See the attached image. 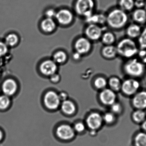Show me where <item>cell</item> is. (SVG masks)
<instances>
[{
	"label": "cell",
	"instance_id": "20",
	"mask_svg": "<svg viewBox=\"0 0 146 146\" xmlns=\"http://www.w3.org/2000/svg\"><path fill=\"white\" fill-rule=\"evenodd\" d=\"M102 54L105 58L109 60L115 59L118 56L116 47L115 45H105L102 49Z\"/></svg>",
	"mask_w": 146,
	"mask_h": 146
},
{
	"label": "cell",
	"instance_id": "11",
	"mask_svg": "<svg viewBox=\"0 0 146 146\" xmlns=\"http://www.w3.org/2000/svg\"><path fill=\"white\" fill-rule=\"evenodd\" d=\"M76 51L82 55L88 53L92 48L91 41L87 38L81 37L76 40L74 44Z\"/></svg>",
	"mask_w": 146,
	"mask_h": 146
},
{
	"label": "cell",
	"instance_id": "43",
	"mask_svg": "<svg viewBox=\"0 0 146 146\" xmlns=\"http://www.w3.org/2000/svg\"><path fill=\"white\" fill-rule=\"evenodd\" d=\"M3 138V133L2 131L0 129V142L2 140Z\"/></svg>",
	"mask_w": 146,
	"mask_h": 146
},
{
	"label": "cell",
	"instance_id": "35",
	"mask_svg": "<svg viewBox=\"0 0 146 146\" xmlns=\"http://www.w3.org/2000/svg\"><path fill=\"white\" fill-rule=\"evenodd\" d=\"M74 130L77 133H82L85 129V126L82 123H78L75 125Z\"/></svg>",
	"mask_w": 146,
	"mask_h": 146
},
{
	"label": "cell",
	"instance_id": "41",
	"mask_svg": "<svg viewBox=\"0 0 146 146\" xmlns=\"http://www.w3.org/2000/svg\"><path fill=\"white\" fill-rule=\"evenodd\" d=\"M141 130L146 133V119L140 125Z\"/></svg>",
	"mask_w": 146,
	"mask_h": 146
},
{
	"label": "cell",
	"instance_id": "10",
	"mask_svg": "<svg viewBox=\"0 0 146 146\" xmlns=\"http://www.w3.org/2000/svg\"><path fill=\"white\" fill-rule=\"evenodd\" d=\"M55 18L60 25H67L72 22L74 15L70 10L63 9L56 12Z\"/></svg>",
	"mask_w": 146,
	"mask_h": 146
},
{
	"label": "cell",
	"instance_id": "26",
	"mask_svg": "<svg viewBox=\"0 0 146 146\" xmlns=\"http://www.w3.org/2000/svg\"><path fill=\"white\" fill-rule=\"evenodd\" d=\"M62 111L67 115H71L75 112L76 106L73 102L66 100L63 101L62 104Z\"/></svg>",
	"mask_w": 146,
	"mask_h": 146
},
{
	"label": "cell",
	"instance_id": "25",
	"mask_svg": "<svg viewBox=\"0 0 146 146\" xmlns=\"http://www.w3.org/2000/svg\"><path fill=\"white\" fill-rule=\"evenodd\" d=\"M101 39L105 45H114L116 41L115 35L111 31H106L103 33Z\"/></svg>",
	"mask_w": 146,
	"mask_h": 146
},
{
	"label": "cell",
	"instance_id": "8",
	"mask_svg": "<svg viewBox=\"0 0 146 146\" xmlns=\"http://www.w3.org/2000/svg\"><path fill=\"white\" fill-rule=\"evenodd\" d=\"M117 93L110 88H105L100 93V101L104 105L111 106L117 101Z\"/></svg>",
	"mask_w": 146,
	"mask_h": 146
},
{
	"label": "cell",
	"instance_id": "13",
	"mask_svg": "<svg viewBox=\"0 0 146 146\" xmlns=\"http://www.w3.org/2000/svg\"><path fill=\"white\" fill-rule=\"evenodd\" d=\"M18 86L16 81L13 79H7L3 82L1 89L3 94L10 97L14 95L17 90Z\"/></svg>",
	"mask_w": 146,
	"mask_h": 146
},
{
	"label": "cell",
	"instance_id": "14",
	"mask_svg": "<svg viewBox=\"0 0 146 146\" xmlns=\"http://www.w3.org/2000/svg\"><path fill=\"white\" fill-rule=\"evenodd\" d=\"M56 134L61 139L64 141L70 140L74 136L75 131L71 126L64 124L57 128Z\"/></svg>",
	"mask_w": 146,
	"mask_h": 146
},
{
	"label": "cell",
	"instance_id": "27",
	"mask_svg": "<svg viewBox=\"0 0 146 146\" xmlns=\"http://www.w3.org/2000/svg\"><path fill=\"white\" fill-rule=\"evenodd\" d=\"M110 107V111L117 116L121 115L124 112V109L123 105L118 101L114 103Z\"/></svg>",
	"mask_w": 146,
	"mask_h": 146
},
{
	"label": "cell",
	"instance_id": "4",
	"mask_svg": "<svg viewBox=\"0 0 146 146\" xmlns=\"http://www.w3.org/2000/svg\"><path fill=\"white\" fill-rule=\"evenodd\" d=\"M142 88L141 80L126 77L122 80L120 92L124 97L131 98Z\"/></svg>",
	"mask_w": 146,
	"mask_h": 146
},
{
	"label": "cell",
	"instance_id": "29",
	"mask_svg": "<svg viewBox=\"0 0 146 146\" xmlns=\"http://www.w3.org/2000/svg\"><path fill=\"white\" fill-rule=\"evenodd\" d=\"M118 116L113 114L111 111L105 113L103 117V121L106 124L112 125L115 124L117 120Z\"/></svg>",
	"mask_w": 146,
	"mask_h": 146
},
{
	"label": "cell",
	"instance_id": "30",
	"mask_svg": "<svg viewBox=\"0 0 146 146\" xmlns=\"http://www.w3.org/2000/svg\"><path fill=\"white\" fill-rule=\"evenodd\" d=\"M136 41L139 49H146V26L143 27L141 33Z\"/></svg>",
	"mask_w": 146,
	"mask_h": 146
},
{
	"label": "cell",
	"instance_id": "21",
	"mask_svg": "<svg viewBox=\"0 0 146 146\" xmlns=\"http://www.w3.org/2000/svg\"><path fill=\"white\" fill-rule=\"evenodd\" d=\"M135 0H118L117 7L129 13L135 8Z\"/></svg>",
	"mask_w": 146,
	"mask_h": 146
},
{
	"label": "cell",
	"instance_id": "36",
	"mask_svg": "<svg viewBox=\"0 0 146 146\" xmlns=\"http://www.w3.org/2000/svg\"><path fill=\"white\" fill-rule=\"evenodd\" d=\"M146 5V0H135V8H145Z\"/></svg>",
	"mask_w": 146,
	"mask_h": 146
},
{
	"label": "cell",
	"instance_id": "31",
	"mask_svg": "<svg viewBox=\"0 0 146 146\" xmlns=\"http://www.w3.org/2000/svg\"><path fill=\"white\" fill-rule=\"evenodd\" d=\"M11 104V100L9 97L7 95L0 96V110H5L9 108Z\"/></svg>",
	"mask_w": 146,
	"mask_h": 146
},
{
	"label": "cell",
	"instance_id": "17",
	"mask_svg": "<svg viewBox=\"0 0 146 146\" xmlns=\"http://www.w3.org/2000/svg\"><path fill=\"white\" fill-rule=\"evenodd\" d=\"M40 69L43 74L50 76L56 73L57 69V64L53 60H46L40 65Z\"/></svg>",
	"mask_w": 146,
	"mask_h": 146
},
{
	"label": "cell",
	"instance_id": "24",
	"mask_svg": "<svg viewBox=\"0 0 146 146\" xmlns=\"http://www.w3.org/2000/svg\"><path fill=\"white\" fill-rule=\"evenodd\" d=\"M87 21L90 24H96L98 25L106 24V15L103 14L92 15L91 16L86 18Z\"/></svg>",
	"mask_w": 146,
	"mask_h": 146
},
{
	"label": "cell",
	"instance_id": "32",
	"mask_svg": "<svg viewBox=\"0 0 146 146\" xmlns=\"http://www.w3.org/2000/svg\"><path fill=\"white\" fill-rule=\"evenodd\" d=\"M6 44L9 46H13L18 42V37L16 34L14 33L9 34L6 38Z\"/></svg>",
	"mask_w": 146,
	"mask_h": 146
},
{
	"label": "cell",
	"instance_id": "6",
	"mask_svg": "<svg viewBox=\"0 0 146 146\" xmlns=\"http://www.w3.org/2000/svg\"><path fill=\"white\" fill-rule=\"evenodd\" d=\"M130 99V104L134 109L146 110V89L142 88Z\"/></svg>",
	"mask_w": 146,
	"mask_h": 146
},
{
	"label": "cell",
	"instance_id": "38",
	"mask_svg": "<svg viewBox=\"0 0 146 146\" xmlns=\"http://www.w3.org/2000/svg\"><path fill=\"white\" fill-rule=\"evenodd\" d=\"M7 51V45L3 42H0V57L5 55Z\"/></svg>",
	"mask_w": 146,
	"mask_h": 146
},
{
	"label": "cell",
	"instance_id": "34",
	"mask_svg": "<svg viewBox=\"0 0 146 146\" xmlns=\"http://www.w3.org/2000/svg\"><path fill=\"white\" fill-rule=\"evenodd\" d=\"M136 57L143 64L146 65V49H139Z\"/></svg>",
	"mask_w": 146,
	"mask_h": 146
},
{
	"label": "cell",
	"instance_id": "9",
	"mask_svg": "<svg viewBox=\"0 0 146 146\" xmlns=\"http://www.w3.org/2000/svg\"><path fill=\"white\" fill-rule=\"evenodd\" d=\"M60 102L59 95L54 92H48L44 96V104L49 109L54 110L58 109Z\"/></svg>",
	"mask_w": 146,
	"mask_h": 146
},
{
	"label": "cell",
	"instance_id": "23",
	"mask_svg": "<svg viewBox=\"0 0 146 146\" xmlns=\"http://www.w3.org/2000/svg\"><path fill=\"white\" fill-rule=\"evenodd\" d=\"M122 80L117 76H113L109 79L108 81V85L110 87V89L115 92H121Z\"/></svg>",
	"mask_w": 146,
	"mask_h": 146
},
{
	"label": "cell",
	"instance_id": "7",
	"mask_svg": "<svg viewBox=\"0 0 146 146\" xmlns=\"http://www.w3.org/2000/svg\"><path fill=\"white\" fill-rule=\"evenodd\" d=\"M86 37L90 41H97L101 39L103 33V29L99 25L90 24L85 29Z\"/></svg>",
	"mask_w": 146,
	"mask_h": 146
},
{
	"label": "cell",
	"instance_id": "39",
	"mask_svg": "<svg viewBox=\"0 0 146 146\" xmlns=\"http://www.w3.org/2000/svg\"><path fill=\"white\" fill-rule=\"evenodd\" d=\"M60 75L57 74H54L50 76V80L52 83H58L60 81Z\"/></svg>",
	"mask_w": 146,
	"mask_h": 146
},
{
	"label": "cell",
	"instance_id": "40",
	"mask_svg": "<svg viewBox=\"0 0 146 146\" xmlns=\"http://www.w3.org/2000/svg\"><path fill=\"white\" fill-rule=\"evenodd\" d=\"M60 101H64L67 100L68 96L67 94L65 92H62L59 95Z\"/></svg>",
	"mask_w": 146,
	"mask_h": 146
},
{
	"label": "cell",
	"instance_id": "22",
	"mask_svg": "<svg viewBox=\"0 0 146 146\" xmlns=\"http://www.w3.org/2000/svg\"><path fill=\"white\" fill-rule=\"evenodd\" d=\"M134 146H146V133L142 130L137 131L133 138Z\"/></svg>",
	"mask_w": 146,
	"mask_h": 146
},
{
	"label": "cell",
	"instance_id": "42",
	"mask_svg": "<svg viewBox=\"0 0 146 146\" xmlns=\"http://www.w3.org/2000/svg\"><path fill=\"white\" fill-rule=\"evenodd\" d=\"M82 55L80 54H79L78 52L76 51L75 53L74 54H73V58L74 60H78L81 58Z\"/></svg>",
	"mask_w": 146,
	"mask_h": 146
},
{
	"label": "cell",
	"instance_id": "19",
	"mask_svg": "<svg viewBox=\"0 0 146 146\" xmlns=\"http://www.w3.org/2000/svg\"><path fill=\"white\" fill-rule=\"evenodd\" d=\"M56 27V24L54 19L46 18L41 23V27L44 32L47 33L54 31Z\"/></svg>",
	"mask_w": 146,
	"mask_h": 146
},
{
	"label": "cell",
	"instance_id": "16",
	"mask_svg": "<svg viewBox=\"0 0 146 146\" xmlns=\"http://www.w3.org/2000/svg\"><path fill=\"white\" fill-rule=\"evenodd\" d=\"M132 22L144 26L146 24V9L145 8H135L131 12Z\"/></svg>",
	"mask_w": 146,
	"mask_h": 146
},
{
	"label": "cell",
	"instance_id": "3",
	"mask_svg": "<svg viewBox=\"0 0 146 146\" xmlns=\"http://www.w3.org/2000/svg\"><path fill=\"white\" fill-rule=\"evenodd\" d=\"M115 46L118 56L124 60L136 57L139 49L136 40L127 37L121 38Z\"/></svg>",
	"mask_w": 146,
	"mask_h": 146
},
{
	"label": "cell",
	"instance_id": "33",
	"mask_svg": "<svg viewBox=\"0 0 146 146\" xmlns=\"http://www.w3.org/2000/svg\"><path fill=\"white\" fill-rule=\"evenodd\" d=\"M94 85L98 89L104 90L105 89L106 86L108 85V81L104 78L100 77L95 80Z\"/></svg>",
	"mask_w": 146,
	"mask_h": 146
},
{
	"label": "cell",
	"instance_id": "18",
	"mask_svg": "<svg viewBox=\"0 0 146 146\" xmlns=\"http://www.w3.org/2000/svg\"><path fill=\"white\" fill-rule=\"evenodd\" d=\"M131 119L134 124L140 126L146 119V111L134 109L131 114Z\"/></svg>",
	"mask_w": 146,
	"mask_h": 146
},
{
	"label": "cell",
	"instance_id": "28",
	"mask_svg": "<svg viewBox=\"0 0 146 146\" xmlns=\"http://www.w3.org/2000/svg\"><path fill=\"white\" fill-rule=\"evenodd\" d=\"M67 55L65 51H59L55 52L53 55V60L56 64H61L66 62Z\"/></svg>",
	"mask_w": 146,
	"mask_h": 146
},
{
	"label": "cell",
	"instance_id": "1",
	"mask_svg": "<svg viewBox=\"0 0 146 146\" xmlns=\"http://www.w3.org/2000/svg\"><path fill=\"white\" fill-rule=\"evenodd\" d=\"M129 19L128 13L117 7L111 9L106 15V24L116 31L125 29L129 23Z\"/></svg>",
	"mask_w": 146,
	"mask_h": 146
},
{
	"label": "cell",
	"instance_id": "12",
	"mask_svg": "<svg viewBox=\"0 0 146 146\" xmlns=\"http://www.w3.org/2000/svg\"><path fill=\"white\" fill-rule=\"evenodd\" d=\"M143 26L134 22L128 24L125 27L126 37L136 40L139 37L142 31Z\"/></svg>",
	"mask_w": 146,
	"mask_h": 146
},
{
	"label": "cell",
	"instance_id": "15",
	"mask_svg": "<svg viewBox=\"0 0 146 146\" xmlns=\"http://www.w3.org/2000/svg\"><path fill=\"white\" fill-rule=\"evenodd\" d=\"M103 117L97 113L89 115L86 120L88 127L92 130H96L100 127L103 124Z\"/></svg>",
	"mask_w": 146,
	"mask_h": 146
},
{
	"label": "cell",
	"instance_id": "44",
	"mask_svg": "<svg viewBox=\"0 0 146 146\" xmlns=\"http://www.w3.org/2000/svg\"><path fill=\"white\" fill-rule=\"evenodd\" d=\"M1 69H0V75H1Z\"/></svg>",
	"mask_w": 146,
	"mask_h": 146
},
{
	"label": "cell",
	"instance_id": "2",
	"mask_svg": "<svg viewBox=\"0 0 146 146\" xmlns=\"http://www.w3.org/2000/svg\"><path fill=\"white\" fill-rule=\"evenodd\" d=\"M122 70L127 77L141 80L145 76L146 65L137 57L125 60L122 66Z\"/></svg>",
	"mask_w": 146,
	"mask_h": 146
},
{
	"label": "cell",
	"instance_id": "37",
	"mask_svg": "<svg viewBox=\"0 0 146 146\" xmlns=\"http://www.w3.org/2000/svg\"><path fill=\"white\" fill-rule=\"evenodd\" d=\"M56 12L53 9H49L48 10L45 11V15L47 18H51L54 19L55 17Z\"/></svg>",
	"mask_w": 146,
	"mask_h": 146
},
{
	"label": "cell",
	"instance_id": "5",
	"mask_svg": "<svg viewBox=\"0 0 146 146\" xmlns=\"http://www.w3.org/2000/svg\"><path fill=\"white\" fill-rule=\"evenodd\" d=\"M94 5V0H76L75 10L77 14L87 18L92 14Z\"/></svg>",
	"mask_w": 146,
	"mask_h": 146
}]
</instances>
